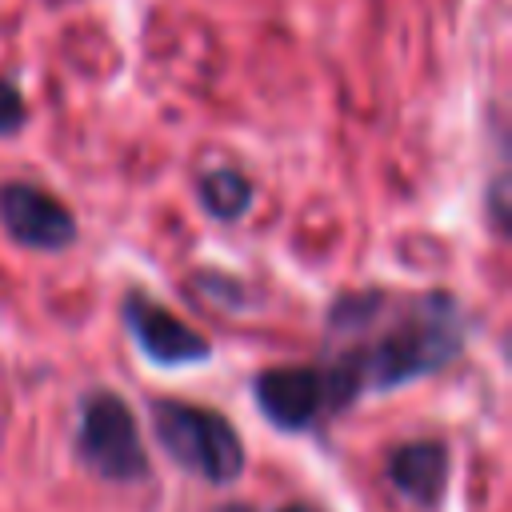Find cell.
<instances>
[{
  "instance_id": "1",
  "label": "cell",
  "mask_w": 512,
  "mask_h": 512,
  "mask_svg": "<svg viewBox=\"0 0 512 512\" xmlns=\"http://www.w3.org/2000/svg\"><path fill=\"white\" fill-rule=\"evenodd\" d=\"M464 344V324L452 296H420L400 324H392L376 344L344 352L336 364H328L324 396L328 408L352 404L364 388H396L404 380H416L424 372L444 368Z\"/></svg>"
},
{
  "instance_id": "2",
  "label": "cell",
  "mask_w": 512,
  "mask_h": 512,
  "mask_svg": "<svg viewBox=\"0 0 512 512\" xmlns=\"http://www.w3.org/2000/svg\"><path fill=\"white\" fill-rule=\"evenodd\" d=\"M152 428L168 456L180 468L204 476L208 484H232L244 468V444L236 428L212 408H196L184 400H152Z\"/></svg>"
},
{
  "instance_id": "3",
  "label": "cell",
  "mask_w": 512,
  "mask_h": 512,
  "mask_svg": "<svg viewBox=\"0 0 512 512\" xmlns=\"http://www.w3.org/2000/svg\"><path fill=\"white\" fill-rule=\"evenodd\" d=\"M80 456L104 480H140L148 456L128 404L116 392H92L80 408Z\"/></svg>"
},
{
  "instance_id": "4",
  "label": "cell",
  "mask_w": 512,
  "mask_h": 512,
  "mask_svg": "<svg viewBox=\"0 0 512 512\" xmlns=\"http://www.w3.org/2000/svg\"><path fill=\"white\" fill-rule=\"evenodd\" d=\"M124 324L132 332V340L140 344V352L160 364V368H172V364H196V360H208V340L184 324L180 316H172L168 308L152 304L148 296L140 292H128L124 296Z\"/></svg>"
},
{
  "instance_id": "5",
  "label": "cell",
  "mask_w": 512,
  "mask_h": 512,
  "mask_svg": "<svg viewBox=\"0 0 512 512\" xmlns=\"http://www.w3.org/2000/svg\"><path fill=\"white\" fill-rule=\"evenodd\" d=\"M0 224L8 228V236L16 244L40 248V252H56V248H68L76 240L72 212L56 196H48L32 184H4L0 188Z\"/></svg>"
},
{
  "instance_id": "6",
  "label": "cell",
  "mask_w": 512,
  "mask_h": 512,
  "mask_svg": "<svg viewBox=\"0 0 512 512\" xmlns=\"http://www.w3.org/2000/svg\"><path fill=\"white\" fill-rule=\"evenodd\" d=\"M256 404L264 408V416L276 428L300 432V428L316 424V416L328 408L324 376H320V368H272V372L256 376Z\"/></svg>"
},
{
  "instance_id": "7",
  "label": "cell",
  "mask_w": 512,
  "mask_h": 512,
  "mask_svg": "<svg viewBox=\"0 0 512 512\" xmlns=\"http://www.w3.org/2000/svg\"><path fill=\"white\" fill-rule=\"evenodd\" d=\"M388 480L404 496H412L420 504H436L444 496V480H448V452H444V444H436V440L400 444L388 456Z\"/></svg>"
},
{
  "instance_id": "8",
  "label": "cell",
  "mask_w": 512,
  "mask_h": 512,
  "mask_svg": "<svg viewBox=\"0 0 512 512\" xmlns=\"http://www.w3.org/2000/svg\"><path fill=\"white\" fill-rule=\"evenodd\" d=\"M200 200L216 220H236L252 204V184L232 168H216L200 180Z\"/></svg>"
},
{
  "instance_id": "9",
  "label": "cell",
  "mask_w": 512,
  "mask_h": 512,
  "mask_svg": "<svg viewBox=\"0 0 512 512\" xmlns=\"http://www.w3.org/2000/svg\"><path fill=\"white\" fill-rule=\"evenodd\" d=\"M24 120H28V108H24L20 88H16L12 80H4V76H0V136L20 132V128H24Z\"/></svg>"
},
{
  "instance_id": "10",
  "label": "cell",
  "mask_w": 512,
  "mask_h": 512,
  "mask_svg": "<svg viewBox=\"0 0 512 512\" xmlns=\"http://www.w3.org/2000/svg\"><path fill=\"white\" fill-rule=\"evenodd\" d=\"M280 512H316V508H308V504H288V508H280Z\"/></svg>"
},
{
  "instance_id": "11",
  "label": "cell",
  "mask_w": 512,
  "mask_h": 512,
  "mask_svg": "<svg viewBox=\"0 0 512 512\" xmlns=\"http://www.w3.org/2000/svg\"><path fill=\"white\" fill-rule=\"evenodd\" d=\"M220 512H252V508H244V504H228V508H220Z\"/></svg>"
}]
</instances>
